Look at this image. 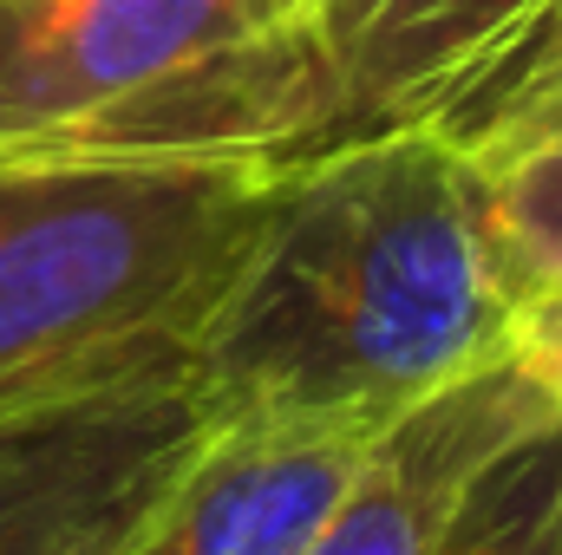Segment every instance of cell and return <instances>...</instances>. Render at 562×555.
<instances>
[{
  "mask_svg": "<svg viewBox=\"0 0 562 555\" xmlns=\"http://www.w3.org/2000/svg\"><path fill=\"white\" fill-rule=\"evenodd\" d=\"M517 314L451 138L393 132L281 177L190 373L216 418L380 438L510 360Z\"/></svg>",
  "mask_w": 562,
  "mask_h": 555,
  "instance_id": "6da1fadb",
  "label": "cell"
},
{
  "mask_svg": "<svg viewBox=\"0 0 562 555\" xmlns=\"http://www.w3.org/2000/svg\"><path fill=\"white\" fill-rule=\"evenodd\" d=\"M288 170L0 144V406L183 360Z\"/></svg>",
  "mask_w": 562,
  "mask_h": 555,
  "instance_id": "7a4b0ae2",
  "label": "cell"
},
{
  "mask_svg": "<svg viewBox=\"0 0 562 555\" xmlns=\"http://www.w3.org/2000/svg\"><path fill=\"white\" fill-rule=\"evenodd\" d=\"M210 431L190 353L0 406V555H132Z\"/></svg>",
  "mask_w": 562,
  "mask_h": 555,
  "instance_id": "3957f363",
  "label": "cell"
},
{
  "mask_svg": "<svg viewBox=\"0 0 562 555\" xmlns=\"http://www.w3.org/2000/svg\"><path fill=\"white\" fill-rule=\"evenodd\" d=\"M256 0H0V144L59 138L249 26Z\"/></svg>",
  "mask_w": 562,
  "mask_h": 555,
  "instance_id": "277c9868",
  "label": "cell"
},
{
  "mask_svg": "<svg viewBox=\"0 0 562 555\" xmlns=\"http://www.w3.org/2000/svg\"><path fill=\"white\" fill-rule=\"evenodd\" d=\"M550 412V393L517 360L471 373L367 444L353 484L301 555H431L471 477Z\"/></svg>",
  "mask_w": 562,
  "mask_h": 555,
  "instance_id": "5b68a950",
  "label": "cell"
},
{
  "mask_svg": "<svg viewBox=\"0 0 562 555\" xmlns=\"http://www.w3.org/2000/svg\"><path fill=\"white\" fill-rule=\"evenodd\" d=\"M373 438L340 424L216 418L132 555H301Z\"/></svg>",
  "mask_w": 562,
  "mask_h": 555,
  "instance_id": "8992f818",
  "label": "cell"
},
{
  "mask_svg": "<svg viewBox=\"0 0 562 555\" xmlns=\"http://www.w3.org/2000/svg\"><path fill=\"white\" fill-rule=\"evenodd\" d=\"M438 138L458 150L524 307L537 294H562V26Z\"/></svg>",
  "mask_w": 562,
  "mask_h": 555,
  "instance_id": "52a82bcc",
  "label": "cell"
},
{
  "mask_svg": "<svg viewBox=\"0 0 562 555\" xmlns=\"http://www.w3.org/2000/svg\"><path fill=\"white\" fill-rule=\"evenodd\" d=\"M562 530V412L510 438L458 497L431 555H557Z\"/></svg>",
  "mask_w": 562,
  "mask_h": 555,
  "instance_id": "ba28073f",
  "label": "cell"
},
{
  "mask_svg": "<svg viewBox=\"0 0 562 555\" xmlns=\"http://www.w3.org/2000/svg\"><path fill=\"white\" fill-rule=\"evenodd\" d=\"M510 360H517L543 393H550V406L562 412V294H537V301L517 314Z\"/></svg>",
  "mask_w": 562,
  "mask_h": 555,
  "instance_id": "9c48e42d",
  "label": "cell"
},
{
  "mask_svg": "<svg viewBox=\"0 0 562 555\" xmlns=\"http://www.w3.org/2000/svg\"><path fill=\"white\" fill-rule=\"evenodd\" d=\"M557 555H562V530H557Z\"/></svg>",
  "mask_w": 562,
  "mask_h": 555,
  "instance_id": "30bf717a",
  "label": "cell"
}]
</instances>
